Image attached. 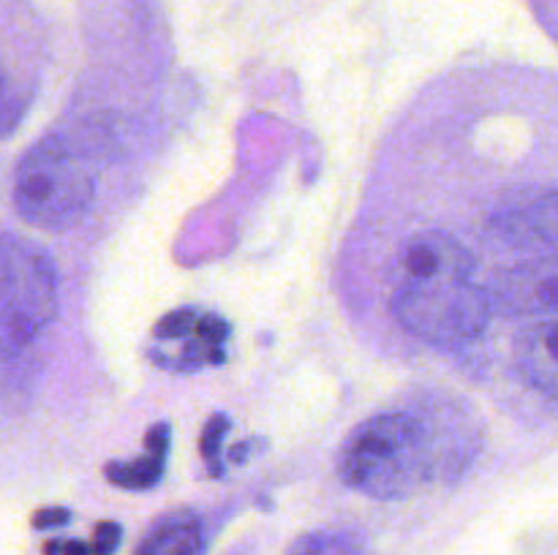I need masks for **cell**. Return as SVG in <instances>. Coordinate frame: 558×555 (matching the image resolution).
<instances>
[{"instance_id":"obj_7","label":"cell","mask_w":558,"mask_h":555,"mask_svg":"<svg viewBox=\"0 0 558 555\" xmlns=\"http://www.w3.org/2000/svg\"><path fill=\"white\" fill-rule=\"evenodd\" d=\"M474 254L445 229H425L398 254L396 281H425V278H472Z\"/></svg>"},{"instance_id":"obj_5","label":"cell","mask_w":558,"mask_h":555,"mask_svg":"<svg viewBox=\"0 0 558 555\" xmlns=\"http://www.w3.org/2000/svg\"><path fill=\"white\" fill-rule=\"evenodd\" d=\"M488 232L515 250L558 254V188H521L488 218Z\"/></svg>"},{"instance_id":"obj_11","label":"cell","mask_w":558,"mask_h":555,"mask_svg":"<svg viewBox=\"0 0 558 555\" xmlns=\"http://www.w3.org/2000/svg\"><path fill=\"white\" fill-rule=\"evenodd\" d=\"M289 555H360V547L343 533H308L294 542Z\"/></svg>"},{"instance_id":"obj_15","label":"cell","mask_w":558,"mask_h":555,"mask_svg":"<svg viewBox=\"0 0 558 555\" xmlns=\"http://www.w3.org/2000/svg\"><path fill=\"white\" fill-rule=\"evenodd\" d=\"M69 520H71L69 511L60 509V506H52V509L36 511V517H33V526H36V528H58V526H65Z\"/></svg>"},{"instance_id":"obj_10","label":"cell","mask_w":558,"mask_h":555,"mask_svg":"<svg viewBox=\"0 0 558 555\" xmlns=\"http://www.w3.org/2000/svg\"><path fill=\"white\" fill-rule=\"evenodd\" d=\"M147 452L136 460L129 462H109L107 477L109 482L118 484V488L129 490H145L161 479L163 473V460H167L169 449V428L167 424H156V428L147 433Z\"/></svg>"},{"instance_id":"obj_16","label":"cell","mask_w":558,"mask_h":555,"mask_svg":"<svg viewBox=\"0 0 558 555\" xmlns=\"http://www.w3.org/2000/svg\"><path fill=\"white\" fill-rule=\"evenodd\" d=\"M14 118H16L14 101H11V96L5 92V79H3V74H0V136L11 128Z\"/></svg>"},{"instance_id":"obj_12","label":"cell","mask_w":558,"mask_h":555,"mask_svg":"<svg viewBox=\"0 0 558 555\" xmlns=\"http://www.w3.org/2000/svg\"><path fill=\"white\" fill-rule=\"evenodd\" d=\"M120 539H123V531H120L118 522H101V526H96V531H93L90 553L114 555V550L120 547Z\"/></svg>"},{"instance_id":"obj_13","label":"cell","mask_w":558,"mask_h":555,"mask_svg":"<svg viewBox=\"0 0 558 555\" xmlns=\"http://www.w3.org/2000/svg\"><path fill=\"white\" fill-rule=\"evenodd\" d=\"M194 319H196L194 310H178V313L167 316V319L158 324L156 332L161 337H183V335H189L191 330H194V324H196Z\"/></svg>"},{"instance_id":"obj_14","label":"cell","mask_w":558,"mask_h":555,"mask_svg":"<svg viewBox=\"0 0 558 555\" xmlns=\"http://www.w3.org/2000/svg\"><path fill=\"white\" fill-rule=\"evenodd\" d=\"M227 428H229V422H227V417H221V414L207 422L205 435H202V452H205V457L218 455V446H221V439H223V433H227Z\"/></svg>"},{"instance_id":"obj_3","label":"cell","mask_w":558,"mask_h":555,"mask_svg":"<svg viewBox=\"0 0 558 555\" xmlns=\"http://www.w3.org/2000/svg\"><path fill=\"white\" fill-rule=\"evenodd\" d=\"M390 308L403 330L436 346H461L474 341L494 316L488 292L472 278L396 281Z\"/></svg>"},{"instance_id":"obj_9","label":"cell","mask_w":558,"mask_h":555,"mask_svg":"<svg viewBox=\"0 0 558 555\" xmlns=\"http://www.w3.org/2000/svg\"><path fill=\"white\" fill-rule=\"evenodd\" d=\"M205 533L194 515H169L158 520L142 539L136 555H202Z\"/></svg>"},{"instance_id":"obj_2","label":"cell","mask_w":558,"mask_h":555,"mask_svg":"<svg viewBox=\"0 0 558 555\" xmlns=\"http://www.w3.org/2000/svg\"><path fill=\"white\" fill-rule=\"evenodd\" d=\"M96 196L90 169L58 136L22 156L14 174V207L25 223L47 232L76 226Z\"/></svg>"},{"instance_id":"obj_4","label":"cell","mask_w":558,"mask_h":555,"mask_svg":"<svg viewBox=\"0 0 558 555\" xmlns=\"http://www.w3.org/2000/svg\"><path fill=\"white\" fill-rule=\"evenodd\" d=\"M58 316V275L31 243L0 237V357L31 346Z\"/></svg>"},{"instance_id":"obj_8","label":"cell","mask_w":558,"mask_h":555,"mask_svg":"<svg viewBox=\"0 0 558 555\" xmlns=\"http://www.w3.org/2000/svg\"><path fill=\"white\" fill-rule=\"evenodd\" d=\"M518 373L558 400V321H543L521 332L515 343Z\"/></svg>"},{"instance_id":"obj_17","label":"cell","mask_w":558,"mask_h":555,"mask_svg":"<svg viewBox=\"0 0 558 555\" xmlns=\"http://www.w3.org/2000/svg\"><path fill=\"white\" fill-rule=\"evenodd\" d=\"M47 555H93L90 544H82L76 539H65V542H49L44 547Z\"/></svg>"},{"instance_id":"obj_1","label":"cell","mask_w":558,"mask_h":555,"mask_svg":"<svg viewBox=\"0 0 558 555\" xmlns=\"http://www.w3.org/2000/svg\"><path fill=\"white\" fill-rule=\"evenodd\" d=\"M338 473L371 498H409L439 473H452L439 433L425 414H376L352 430L338 455Z\"/></svg>"},{"instance_id":"obj_6","label":"cell","mask_w":558,"mask_h":555,"mask_svg":"<svg viewBox=\"0 0 558 555\" xmlns=\"http://www.w3.org/2000/svg\"><path fill=\"white\" fill-rule=\"evenodd\" d=\"M485 292L494 313L512 319L558 313V254L507 267Z\"/></svg>"}]
</instances>
